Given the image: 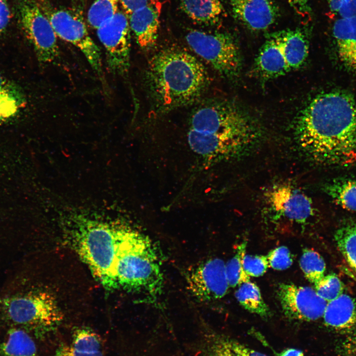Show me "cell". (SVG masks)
Wrapping results in <instances>:
<instances>
[{"instance_id": "6da1fadb", "label": "cell", "mask_w": 356, "mask_h": 356, "mask_svg": "<svg viewBox=\"0 0 356 356\" xmlns=\"http://www.w3.org/2000/svg\"><path fill=\"white\" fill-rule=\"evenodd\" d=\"M294 134L313 161L345 165L356 159V101L339 91L314 97L297 116Z\"/></svg>"}, {"instance_id": "7a4b0ae2", "label": "cell", "mask_w": 356, "mask_h": 356, "mask_svg": "<svg viewBox=\"0 0 356 356\" xmlns=\"http://www.w3.org/2000/svg\"><path fill=\"white\" fill-rule=\"evenodd\" d=\"M259 135L248 115L233 103L220 101L204 105L193 113L188 141L198 154L223 158L240 154Z\"/></svg>"}, {"instance_id": "3957f363", "label": "cell", "mask_w": 356, "mask_h": 356, "mask_svg": "<svg viewBox=\"0 0 356 356\" xmlns=\"http://www.w3.org/2000/svg\"><path fill=\"white\" fill-rule=\"evenodd\" d=\"M146 80L155 108L160 112L194 103L209 84L203 64L189 53L175 48L162 50L151 58Z\"/></svg>"}, {"instance_id": "277c9868", "label": "cell", "mask_w": 356, "mask_h": 356, "mask_svg": "<svg viewBox=\"0 0 356 356\" xmlns=\"http://www.w3.org/2000/svg\"><path fill=\"white\" fill-rule=\"evenodd\" d=\"M115 275L118 288L142 293L150 300L162 294L160 255L147 235L131 228L117 229Z\"/></svg>"}, {"instance_id": "5b68a950", "label": "cell", "mask_w": 356, "mask_h": 356, "mask_svg": "<svg viewBox=\"0 0 356 356\" xmlns=\"http://www.w3.org/2000/svg\"><path fill=\"white\" fill-rule=\"evenodd\" d=\"M0 312L5 320L38 337L55 328L63 320L54 297L40 290L18 292L3 297Z\"/></svg>"}, {"instance_id": "8992f818", "label": "cell", "mask_w": 356, "mask_h": 356, "mask_svg": "<svg viewBox=\"0 0 356 356\" xmlns=\"http://www.w3.org/2000/svg\"><path fill=\"white\" fill-rule=\"evenodd\" d=\"M72 241L76 252L104 287L118 288L115 275L117 229L90 223L75 231Z\"/></svg>"}, {"instance_id": "52a82bcc", "label": "cell", "mask_w": 356, "mask_h": 356, "mask_svg": "<svg viewBox=\"0 0 356 356\" xmlns=\"http://www.w3.org/2000/svg\"><path fill=\"white\" fill-rule=\"evenodd\" d=\"M186 40L191 48L222 76L233 78L239 74L241 68L240 52L231 36L192 30L186 35Z\"/></svg>"}, {"instance_id": "ba28073f", "label": "cell", "mask_w": 356, "mask_h": 356, "mask_svg": "<svg viewBox=\"0 0 356 356\" xmlns=\"http://www.w3.org/2000/svg\"><path fill=\"white\" fill-rule=\"evenodd\" d=\"M18 14L21 26L41 63H51L59 55L57 35L46 15L32 0H20Z\"/></svg>"}, {"instance_id": "9c48e42d", "label": "cell", "mask_w": 356, "mask_h": 356, "mask_svg": "<svg viewBox=\"0 0 356 356\" xmlns=\"http://www.w3.org/2000/svg\"><path fill=\"white\" fill-rule=\"evenodd\" d=\"M45 14L57 36L79 48L92 70L103 80L100 50L90 37L80 16L63 9L52 10Z\"/></svg>"}, {"instance_id": "30bf717a", "label": "cell", "mask_w": 356, "mask_h": 356, "mask_svg": "<svg viewBox=\"0 0 356 356\" xmlns=\"http://www.w3.org/2000/svg\"><path fill=\"white\" fill-rule=\"evenodd\" d=\"M130 29L127 15L118 10L96 29L97 37L105 50L108 67L113 74L124 75L129 70Z\"/></svg>"}, {"instance_id": "8fae6325", "label": "cell", "mask_w": 356, "mask_h": 356, "mask_svg": "<svg viewBox=\"0 0 356 356\" xmlns=\"http://www.w3.org/2000/svg\"><path fill=\"white\" fill-rule=\"evenodd\" d=\"M184 277L189 292L202 302L222 298L229 287L225 264L218 258L208 259L189 267Z\"/></svg>"}, {"instance_id": "7c38bea8", "label": "cell", "mask_w": 356, "mask_h": 356, "mask_svg": "<svg viewBox=\"0 0 356 356\" xmlns=\"http://www.w3.org/2000/svg\"><path fill=\"white\" fill-rule=\"evenodd\" d=\"M277 296L282 311L288 318L312 321L322 317L327 302L314 289L292 283H281Z\"/></svg>"}, {"instance_id": "4fadbf2b", "label": "cell", "mask_w": 356, "mask_h": 356, "mask_svg": "<svg viewBox=\"0 0 356 356\" xmlns=\"http://www.w3.org/2000/svg\"><path fill=\"white\" fill-rule=\"evenodd\" d=\"M231 6L236 19L253 31L267 29L279 15L273 0H231Z\"/></svg>"}, {"instance_id": "5bb4252c", "label": "cell", "mask_w": 356, "mask_h": 356, "mask_svg": "<svg viewBox=\"0 0 356 356\" xmlns=\"http://www.w3.org/2000/svg\"><path fill=\"white\" fill-rule=\"evenodd\" d=\"M270 202L280 216L293 222H304L313 214L311 199L289 186H281L274 189L270 194Z\"/></svg>"}, {"instance_id": "9a60e30c", "label": "cell", "mask_w": 356, "mask_h": 356, "mask_svg": "<svg viewBox=\"0 0 356 356\" xmlns=\"http://www.w3.org/2000/svg\"><path fill=\"white\" fill-rule=\"evenodd\" d=\"M162 4L153 0L135 10L130 15L129 24L139 46L149 49L156 43Z\"/></svg>"}, {"instance_id": "2e32d148", "label": "cell", "mask_w": 356, "mask_h": 356, "mask_svg": "<svg viewBox=\"0 0 356 356\" xmlns=\"http://www.w3.org/2000/svg\"><path fill=\"white\" fill-rule=\"evenodd\" d=\"M325 325L342 335L356 331V299L342 294L327 303L323 315Z\"/></svg>"}, {"instance_id": "e0dca14e", "label": "cell", "mask_w": 356, "mask_h": 356, "mask_svg": "<svg viewBox=\"0 0 356 356\" xmlns=\"http://www.w3.org/2000/svg\"><path fill=\"white\" fill-rule=\"evenodd\" d=\"M332 31L340 60L356 76V15L336 20Z\"/></svg>"}, {"instance_id": "ac0fdd59", "label": "cell", "mask_w": 356, "mask_h": 356, "mask_svg": "<svg viewBox=\"0 0 356 356\" xmlns=\"http://www.w3.org/2000/svg\"><path fill=\"white\" fill-rule=\"evenodd\" d=\"M255 67L263 77L269 79L284 75L290 71L276 33L270 35L262 46L256 59Z\"/></svg>"}, {"instance_id": "d6986e66", "label": "cell", "mask_w": 356, "mask_h": 356, "mask_svg": "<svg viewBox=\"0 0 356 356\" xmlns=\"http://www.w3.org/2000/svg\"><path fill=\"white\" fill-rule=\"evenodd\" d=\"M282 47L288 68L291 70L301 67L309 53V42L300 30H287L276 33Z\"/></svg>"}, {"instance_id": "ffe728a7", "label": "cell", "mask_w": 356, "mask_h": 356, "mask_svg": "<svg viewBox=\"0 0 356 356\" xmlns=\"http://www.w3.org/2000/svg\"><path fill=\"white\" fill-rule=\"evenodd\" d=\"M54 356H103L100 339L90 330L77 329L73 334L72 343L60 346Z\"/></svg>"}, {"instance_id": "44dd1931", "label": "cell", "mask_w": 356, "mask_h": 356, "mask_svg": "<svg viewBox=\"0 0 356 356\" xmlns=\"http://www.w3.org/2000/svg\"><path fill=\"white\" fill-rule=\"evenodd\" d=\"M204 348L207 356H268L237 340L217 334L208 336Z\"/></svg>"}, {"instance_id": "7402d4cb", "label": "cell", "mask_w": 356, "mask_h": 356, "mask_svg": "<svg viewBox=\"0 0 356 356\" xmlns=\"http://www.w3.org/2000/svg\"><path fill=\"white\" fill-rule=\"evenodd\" d=\"M0 356H39L35 343L25 330L10 329L0 344Z\"/></svg>"}, {"instance_id": "603a6c76", "label": "cell", "mask_w": 356, "mask_h": 356, "mask_svg": "<svg viewBox=\"0 0 356 356\" xmlns=\"http://www.w3.org/2000/svg\"><path fill=\"white\" fill-rule=\"evenodd\" d=\"M181 5L190 18L203 24L217 21L223 8L221 0H181Z\"/></svg>"}, {"instance_id": "cb8c5ba5", "label": "cell", "mask_w": 356, "mask_h": 356, "mask_svg": "<svg viewBox=\"0 0 356 356\" xmlns=\"http://www.w3.org/2000/svg\"><path fill=\"white\" fill-rule=\"evenodd\" d=\"M334 238L347 265L356 275V220L344 222L336 230Z\"/></svg>"}, {"instance_id": "d4e9b609", "label": "cell", "mask_w": 356, "mask_h": 356, "mask_svg": "<svg viewBox=\"0 0 356 356\" xmlns=\"http://www.w3.org/2000/svg\"><path fill=\"white\" fill-rule=\"evenodd\" d=\"M235 296L239 304L248 312L263 318L270 316L269 309L255 283L249 281L240 285L235 292Z\"/></svg>"}, {"instance_id": "484cf974", "label": "cell", "mask_w": 356, "mask_h": 356, "mask_svg": "<svg viewBox=\"0 0 356 356\" xmlns=\"http://www.w3.org/2000/svg\"><path fill=\"white\" fill-rule=\"evenodd\" d=\"M325 191L335 203L348 210L356 212V180L339 179L326 186Z\"/></svg>"}, {"instance_id": "4316f807", "label": "cell", "mask_w": 356, "mask_h": 356, "mask_svg": "<svg viewBox=\"0 0 356 356\" xmlns=\"http://www.w3.org/2000/svg\"><path fill=\"white\" fill-rule=\"evenodd\" d=\"M300 267L305 277L314 284L324 276L326 265L323 258L313 250L306 248L300 259Z\"/></svg>"}, {"instance_id": "83f0119b", "label": "cell", "mask_w": 356, "mask_h": 356, "mask_svg": "<svg viewBox=\"0 0 356 356\" xmlns=\"http://www.w3.org/2000/svg\"><path fill=\"white\" fill-rule=\"evenodd\" d=\"M246 247V241L240 243L237 247L235 254L225 264V272L230 287H234L250 281V277L243 266Z\"/></svg>"}, {"instance_id": "f1b7e54d", "label": "cell", "mask_w": 356, "mask_h": 356, "mask_svg": "<svg viewBox=\"0 0 356 356\" xmlns=\"http://www.w3.org/2000/svg\"><path fill=\"white\" fill-rule=\"evenodd\" d=\"M119 2V0H95L88 10L89 24L97 29L118 11Z\"/></svg>"}, {"instance_id": "f546056e", "label": "cell", "mask_w": 356, "mask_h": 356, "mask_svg": "<svg viewBox=\"0 0 356 356\" xmlns=\"http://www.w3.org/2000/svg\"><path fill=\"white\" fill-rule=\"evenodd\" d=\"M314 286L317 294L327 302L339 297L344 291L343 282L334 273L324 275Z\"/></svg>"}, {"instance_id": "4dcf8cb0", "label": "cell", "mask_w": 356, "mask_h": 356, "mask_svg": "<svg viewBox=\"0 0 356 356\" xmlns=\"http://www.w3.org/2000/svg\"><path fill=\"white\" fill-rule=\"evenodd\" d=\"M266 256L269 266L276 270L287 269L293 262L291 252L284 246L278 247L270 251Z\"/></svg>"}, {"instance_id": "1f68e13d", "label": "cell", "mask_w": 356, "mask_h": 356, "mask_svg": "<svg viewBox=\"0 0 356 356\" xmlns=\"http://www.w3.org/2000/svg\"><path fill=\"white\" fill-rule=\"evenodd\" d=\"M245 272L250 276L263 275L267 270L269 265L266 256L245 255L243 260Z\"/></svg>"}, {"instance_id": "d6a6232c", "label": "cell", "mask_w": 356, "mask_h": 356, "mask_svg": "<svg viewBox=\"0 0 356 356\" xmlns=\"http://www.w3.org/2000/svg\"><path fill=\"white\" fill-rule=\"evenodd\" d=\"M22 102L14 96L0 93V122L14 116Z\"/></svg>"}, {"instance_id": "836d02e7", "label": "cell", "mask_w": 356, "mask_h": 356, "mask_svg": "<svg viewBox=\"0 0 356 356\" xmlns=\"http://www.w3.org/2000/svg\"><path fill=\"white\" fill-rule=\"evenodd\" d=\"M332 12L347 18L356 15V0H327Z\"/></svg>"}, {"instance_id": "e575fe53", "label": "cell", "mask_w": 356, "mask_h": 356, "mask_svg": "<svg viewBox=\"0 0 356 356\" xmlns=\"http://www.w3.org/2000/svg\"><path fill=\"white\" fill-rule=\"evenodd\" d=\"M336 341L335 351L338 356H356V331L343 335Z\"/></svg>"}, {"instance_id": "d590c367", "label": "cell", "mask_w": 356, "mask_h": 356, "mask_svg": "<svg viewBox=\"0 0 356 356\" xmlns=\"http://www.w3.org/2000/svg\"><path fill=\"white\" fill-rule=\"evenodd\" d=\"M153 0H119L127 15H130L135 10L146 5Z\"/></svg>"}, {"instance_id": "8d00e7d4", "label": "cell", "mask_w": 356, "mask_h": 356, "mask_svg": "<svg viewBox=\"0 0 356 356\" xmlns=\"http://www.w3.org/2000/svg\"><path fill=\"white\" fill-rule=\"evenodd\" d=\"M0 93L8 94L23 101L22 96L19 90L0 74Z\"/></svg>"}, {"instance_id": "74e56055", "label": "cell", "mask_w": 356, "mask_h": 356, "mask_svg": "<svg viewBox=\"0 0 356 356\" xmlns=\"http://www.w3.org/2000/svg\"><path fill=\"white\" fill-rule=\"evenodd\" d=\"M10 19V11L6 0H0V35L6 29Z\"/></svg>"}, {"instance_id": "f35d334b", "label": "cell", "mask_w": 356, "mask_h": 356, "mask_svg": "<svg viewBox=\"0 0 356 356\" xmlns=\"http://www.w3.org/2000/svg\"><path fill=\"white\" fill-rule=\"evenodd\" d=\"M295 11L299 15L305 16L310 12L309 3L310 0H287Z\"/></svg>"}, {"instance_id": "ab89813d", "label": "cell", "mask_w": 356, "mask_h": 356, "mask_svg": "<svg viewBox=\"0 0 356 356\" xmlns=\"http://www.w3.org/2000/svg\"><path fill=\"white\" fill-rule=\"evenodd\" d=\"M277 356H304V355L303 353L299 350L289 348L283 350Z\"/></svg>"}]
</instances>
